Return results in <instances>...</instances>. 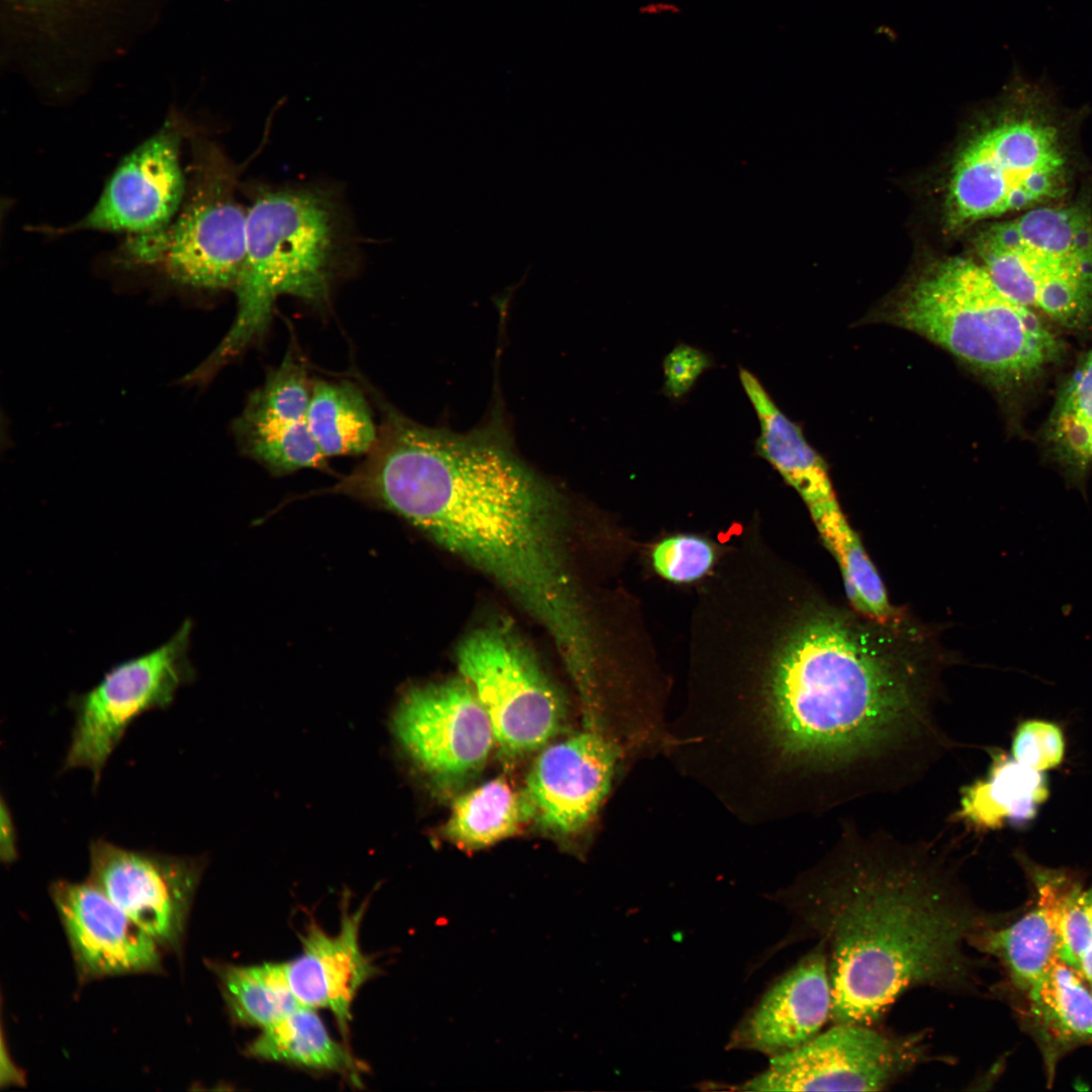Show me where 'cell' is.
<instances>
[{
	"label": "cell",
	"mask_w": 1092,
	"mask_h": 1092,
	"mask_svg": "<svg viewBox=\"0 0 1092 1092\" xmlns=\"http://www.w3.org/2000/svg\"><path fill=\"white\" fill-rule=\"evenodd\" d=\"M946 656L930 632L813 595L797 604L768 666L785 756L837 808L912 786L953 746L938 718Z\"/></svg>",
	"instance_id": "cell-1"
},
{
	"label": "cell",
	"mask_w": 1092,
	"mask_h": 1092,
	"mask_svg": "<svg viewBox=\"0 0 1092 1092\" xmlns=\"http://www.w3.org/2000/svg\"><path fill=\"white\" fill-rule=\"evenodd\" d=\"M343 494L399 515L472 564L549 633L576 680L597 644L567 562L560 492L519 454L500 403L467 432L430 427L391 404Z\"/></svg>",
	"instance_id": "cell-2"
},
{
	"label": "cell",
	"mask_w": 1092,
	"mask_h": 1092,
	"mask_svg": "<svg viewBox=\"0 0 1092 1092\" xmlns=\"http://www.w3.org/2000/svg\"><path fill=\"white\" fill-rule=\"evenodd\" d=\"M961 870L938 842L842 826L796 904L827 952L832 1023L879 1026L915 988L977 990L968 948L999 916L973 902Z\"/></svg>",
	"instance_id": "cell-3"
},
{
	"label": "cell",
	"mask_w": 1092,
	"mask_h": 1092,
	"mask_svg": "<svg viewBox=\"0 0 1092 1092\" xmlns=\"http://www.w3.org/2000/svg\"><path fill=\"white\" fill-rule=\"evenodd\" d=\"M349 235L345 212L330 189L253 187L245 262L235 288L237 317L217 360L235 356L265 335L280 296L325 306L352 261Z\"/></svg>",
	"instance_id": "cell-4"
},
{
	"label": "cell",
	"mask_w": 1092,
	"mask_h": 1092,
	"mask_svg": "<svg viewBox=\"0 0 1092 1092\" xmlns=\"http://www.w3.org/2000/svg\"><path fill=\"white\" fill-rule=\"evenodd\" d=\"M884 315L1002 388L1035 380L1064 351L1033 309L1006 294L980 263L967 259L930 268Z\"/></svg>",
	"instance_id": "cell-5"
},
{
	"label": "cell",
	"mask_w": 1092,
	"mask_h": 1092,
	"mask_svg": "<svg viewBox=\"0 0 1092 1092\" xmlns=\"http://www.w3.org/2000/svg\"><path fill=\"white\" fill-rule=\"evenodd\" d=\"M980 264L1010 297L1067 329L1092 320V218L1040 205L980 234Z\"/></svg>",
	"instance_id": "cell-6"
},
{
	"label": "cell",
	"mask_w": 1092,
	"mask_h": 1092,
	"mask_svg": "<svg viewBox=\"0 0 1092 1092\" xmlns=\"http://www.w3.org/2000/svg\"><path fill=\"white\" fill-rule=\"evenodd\" d=\"M190 146L187 189L176 216L160 231L129 236L122 256L186 286L235 290L247 229V207L236 194L239 171L206 138L192 131Z\"/></svg>",
	"instance_id": "cell-7"
},
{
	"label": "cell",
	"mask_w": 1092,
	"mask_h": 1092,
	"mask_svg": "<svg viewBox=\"0 0 1092 1092\" xmlns=\"http://www.w3.org/2000/svg\"><path fill=\"white\" fill-rule=\"evenodd\" d=\"M1067 178L1057 127L1027 110L988 128L965 148L949 182L947 224L962 229L1043 205L1062 195Z\"/></svg>",
	"instance_id": "cell-8"
},
{
	"label": "cell",
	"mask_w": 1092,
	"mask_h": 1092,
	"mask_svg": "<svg viewBox=\"0 0 1092 1092\" xmlns=\"http://www.w3.org/2000/svg\"><path fill=\"white\" fill-rule=\"evenodd\" d=\"M191 631L187 619L167 642L112 666L91 690L69 698L75 721L63 770L86 768L98 786L131 723L149 711L169 707L178 689L193 680Z\"/></svg>",
	"instance_id": "cell-9"
},
{
	"label": "cell",
	"mask_w": 1092,
	"mask_h": 1092,
	"mask_svg": "<svg viewBox=\"0 0 1092 1092\" xmlns=\"http://www.w3.org/2000/svg\"><path fill=\"white\" fill-rule=\"evenodd\" d=\"M928 1035L833 1023L807 1043L770 1058L745 1091H881L930 1060Z\"/></svg>",
	"instance_id": "cell-10"
},
{
	"label": "cell",
	"mask_w": 1092,
	"mask_h": 1092,
	"mask_svg": "<svg viewBox=\"0 0 1092 1092\" xmlns=\"http://www.w3.org/2000/svg\"><path fill=\"white\" fill-rule=\"evenodd\" d=\"M457 663L505 752L532 751L557 732L561 701L534 656L509 630L473 631L459 645Z\"/></svg>",
	"instance_id": "cell-11"
},
{
	"label": "cell",
	"mask_w": 1092,
	"mask_h": 1092,
	"mask_svg": "<svg viewBox=\"0 0 1092 1092\" xmlns=\"http://www.w3.org/2000/svg\"><path fill=\"white\" fill-rule=\"evenodd\" d=\"M205 864L202 856L128 849L97 838L89 843L88 881L163 950L178 952Z\"/></svg>",
	"instance_id": "cell-12"
},
{
	"label": "cell",
	"mask_w": 1092,
	"mask_h": 1092,
	"mask_svg": "<svg viewBox=\"0 0 1092 1092\" xmlns=\"http://www.w3.org/2000/svg\"><path fill=\"white\" fill-rule=\"evenodd\" d=\"M191 132L187 122L169 116L122 158L91 209L58 233L97 231L138 236L167 226L185 197L187 177L181 150Z\"/></svg>",
	"instance_id": "cell-13"
},
{
	"label": "cell",
	"mask_w": 1092,
	"mask_h": 1092,
	"mask_svg": "<svg viewBox=\"0 0 1092 1092\" xmlns=\"http://www.w3.org/2000/svg\"><path fill=\"white\" fill-rule=\"evenodd\" d=\"M391 731L420 769L443 781L475 770L495 741L490 720L466 680L406 691L392 713Z\"/></svg>",
	"instance_id": "cell-14"
},
{
	"label": "cell",
	"mask_w": 1092,
	"mask_h": 1092,
	"mask_svg": "<svg viewBox=\"0 0 1092 1092\" xmlns=\"http://www.w3.org/2000/svg\"><path fill=\"white\" fill-rule=\"evenodd\" d=\"M50 894L81 982L163 971L157 941L90 881L58 880Z\"/></svg>",
	"instance_id": "cell-15"
},
{
	"label": "cell",
	"mask_w": 1092,
	"mask_h": 1092,
	"mask_svg": "<svg viewBox=\"0 0 1092 1092\" xmlns=\"http://www.w3.org/2000/svg\"><path fill=\"white\" fill-rule=\"evenodd\" d=\"M312 382L305 364L290 350L265 382L254 390L236 422L244 453L273 474L304 468L326 469L327 458L308 427Z\"/></svg>",
	"instance_id": "cell-16"
},
{
	"label": "cell",
	"mask_w": 1092,
	"mask_h": 1092,
	"mask_svg": "<svg viewBox=\"0 0 1092 1092\" xmlns=\"http://www.w3.org/2000/svg\"><path fill=\"white\" fill-rule=\"evenodd\" d=\"M616 751L593 731L546 747L534 762L524 797L544 827L573 833L588 823L612 780Z\"/></svg>",
	"instance_id": "cell-17"
},
{
	"label": "cell",
	"mask_w": 1092,
	"mask_h": 1092,
	"mask_svg": "<svg viewBox=\"0 0 1092 1092\" xmlns=\"http://www.w3.org/2000/svg\"><path fill=\"white\" fill-rule=\"evenodd\" d=\"M831 1007L828 958L818 941L767 990L738 1024L729 1045L769 1058L784 1055L815 1037L830 1019Z\"/></svg>",
	"instance_id": "cell-18"
},
{
	"label": "cell",
	"mask_w": 1092,
	"mask_h": 1092,
	"mask_svg": "<svg viewBox=\"0 0 1092 1092\" xmlns=\"http://www.w3.org/2000/svg\"><path fill=\"white\" fill-rule=\"evenodd\" d=\"M366 905L354 912H350L348 905H342L340 929L334 935L311 922L300 935V954L284 963L298 1004L330 1009L344 1038L349 1032L351 1007L359 989L380 972L359 943Z\"/></svg>",
	"instance_id": "cell-19"
},
{
	"label": "cell",
	"mask_w": 1092,
	"mask_h": 1092,
	"mask_svg": "<svg viewBox=\"0 0 1092 1092\" xmlns=\"http://www.w3.org/2000/svg\"><path fill=\"white\" fill-rule=\"evenodd\" d=\"M1027 871L1034 889L1032 905L1010 922L999 919L983 927L971 941L973 948L1000 964L1010 994L1032 985L1058 956L1063 908L1081 884L1064 870L1028 866Z\"/></svg>",
	"instance_id": "cell-20"
},
{
	"label": "cell",
	"mask_w": 1092,
	"mask_h": 1092,
	"mask_svg": "<svg viewBox=\"0 0 1092 1092\" xmlns=\"http://www.w3.org/2000/svg\"><path fill=\"white\" fill-rule=\"evenodd\" d=\"M1012 1008L1041 1055L1049 1086L1062 1058L1092 1045V989L1058 956L1038 980L1012 994Z\"/></svg>",
	"instance_id": "cell-21"
},
{
	"label": "cell",
	"mask_w": 1092,
	"mask_h": 1092,
	"mask_svg": "<svg viewBox=\"0 0 1092 1092\" xmlns=\"http://www.w3.org/2000/svg\"><path fill=\"white\" fill-rule=\"evenodd\" d=\"M739 379L759 425L755 454L798 491L809 510L835 499L826 464L801 427L779 407L752 372L739 367Z\"/></svg>",
	"instance_id": "cell-22"
},
{
	"label": "cell",
	"mask_w": 1092,
	"mask_h": 1092,
	"mask_svg": "<svg viewBox=\"0 0 1092 1092\" xmlns=\"http://www.w3.org/2000/svg\"><path fill=\"white\" fill-rule=\"evenodd\" d=\"M1048 797L1041 771L994 751L987 777L962 789L951 819L977 831L996 829L1006 822L1023 825L1035 817Z\"/></svg>",
	"instance_id": "cell-23"
},
{
	"label": "cell",
	"mask_w": 1092,
	"mask_h": 1092,
	"mask_svg": "<svg viewBox=\"0 0 1092 1092\" xmlns=\"http://www.w3.org/2000/svg\"><path fill=\"white\" fill-rule=\"evenodd\" d=\"M245 1053L255 1059L348 1075L359 1083V1065L346 1044L329 1033L315 1009L299 1006L263 1028Z\"/></svg>",
	"instance_id": "cell-24"
},
{
	"label": "cell",
	"mask_w": 1092,
	"mask_h": 1092,
	"mask_svg": "<svg viewBox=\"0 0 1092 1092\" xmlns=\"http://www.w3.org/2000/svg\"><path fill=\"white\" fill-rule=\"evenodd\" d=\"M307 423L327 459L366 454L378 433L361 389L346 380L312 382Z\"/></svg>",
	"instance_id": "cell-25"
},
{
	"label": "cell",
	"mask_w": 1092,
	"mask_h": 1092,
	"mask_svg": "<svg viewBox=\"0 0 1092 1092\" xmlns=\"http://www.w3.org/2000/svg\"><path fill=\"white\" fill-rule=\"evenodd\" d=\"M229 1015L241 1025L266 1028L299 1007L284 963L239 966L211 963Z\"/></svg>",
	"instance_id": "cell-26"
},
{
	"label": "cell",
	"mask_w": 1092,
	"mask_h": 1092,
	"mask_svg": "<svg viewBox=\"0 0 1092 1092\" xmlns=\"http://www.w3.org/2000/svg\"><path fill=\"white\" fill-rule=\"evenodd\" d=\"M527 817L531 812L524 795L498 778L455 801L445 834L462 848H480L516 833Z\"/></svg>",
	"instance_id": "cell-27"
},
{
	"label": "cell",
	"mask_w": 1092,
	"mask_h": 1092,
	"mask_svg": "<svg viewBox=\"0 0 1092 1092\" xmlns=\"http://www.w3.org/2000/svg\"><path fill=\"white\" fill-rule=\"evenodd\" d=\"M1058 458L1084 471L1092 462V350L1063 386L1046 426Z\"/></svg>",
	"instance_id": "cell-28"
},
{
	"label": "cell",
	"mask_w": 1092,
	"mask_h": 1092,
	"mask_svg": "<svg viewBox=\"0 0 1092 1092\" xmlns=\"http://www.w3.org/2000/svg\"><path fill=\"white\" fill-rule=\"evenodd\" d=\"M819 529L840 558L844 583L852 607L883 621L903 616L889 604L878 572L842 514L837 512L821 523Z\"/></svg>",
	"instance_id": "cell-29"
},
{
	"label": "cell",
	"mask_w": 1092,
	"mask_h": 1092,
	"mask_svg": "<svg viewBox=\"0 0 1092 1092\" xmlns=\"http://www.w3.org/2000/svg\"><path fill=\"white\" fill-rule=\"evenodd\" d=\"M1057 954L1092 989V886L1083 888L1081 883L1066 901Z\"/></svg>",
	"instance_id": "cell-30"
},
{
	"label": "cell",
	"mask_w": 1092,
	"mask_h": 1092,
	"mask_svg": "<svg viewBox=\"0 0 1092 1092\" xmlns=\"http://www.w3.org/2000/svg\"><path fill=\"white\" fill-rule=\"evenodd\" d=\"M715 553L709 541L695 535H675L660 541L651 554L655 571L673 582H692L712 567Z\"/></svg>",
	"instance_id": "cell-31"
},
{
	"label": "cell",
	"mask_w": 1092,
	"mask_h": 1092,
	"mask_svg": "<svg viewBox=\"0 0 1092 1092\" xmlns=\"http://www.w3.org/2000/svg\"><path fill=\"white\" fill-rule=\"evenodd\" d=\"M1011 753L1018 762L1039 771L1056 767L1065 753L1063 732L1053 722L1023 721L1014 733Z\"/></svg>",
	"instance_id": "cell-32"
},
{
	"label": "cell",
	"mask_w": 1092,
	"mask_h": 1092,
	"mask_svg": "<svg viewBox=\"0 0 1092 1092\" xmlns=\"http://www.w3.org/2000/svg\"><path fill=\"white\" fill-rule=\"evenodd\" d=\"M713 364L712 356L703 349L678 343L666 354L662 362L663 394L672 400L686 397L700 376Z\"/></svg>",
	"instance_id": "cell-33"
},
{
	"label": "cell",
	"mask_w": 1092,
	"mask_h": 1092,
	"mask_svg": "<svg viewBox=\"0 0 1092 1092\" xmlns=\"http://www.w3.org/2000/svg\"><path fill=\"white\" fill-rule=\"evenodd\" d=\"M0 855L5 863L17 858V833L11 812L5 800H1L0 814Z\"/></svg>",
	"instance_id": "cell-34"
},
{
	"label": "cell",
	"mask_w": 1092,
	"mask_h": 1092,
	"mask_svg": "<svg viewBox=\"0 0 1092 1092\" xmlns=\"http://www.w3.org/2000/svg\"><path fill=\"white\" fill-rule=\"evenodd\" d=\"M682 8L675 2L667 0H655L641 4L638 12L644 17L674 16L680 14Z\"/></svg>",
	"instance_id": "cell-35"
},
{
	"label": "cell",
	"mask_w": 1092,
	"mask_h": 1092,
	"mask_svg": "<svg viewBox=\"0 0 1092 1092\" xmlns=\"http://www.w3.org/2000/svg\"><path fill=\"white\" fill-rule=\"evenodd\" d=\"M9 1L16 4V5H18V6H21L23 8H31V9H33V8H39V7H42V6L53 4V3H55V2H57L59 0H9Z\"/></svg>",
	"instance_id": "cell-36"
}]
</instances>
